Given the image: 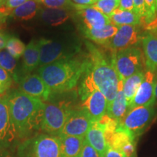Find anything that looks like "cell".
<instances>
[{
    "mask_svg": "<svg viewBox=\"0 0 157 157\" xmlns=\"http://www.w3.org/2000/svg\"><path fill=\"white\" fill-rule=\"evenodd\" d=\"M39 43L40 48L39 67L72 57L62 43L47 39H39Z\"/></svg>",
    "mask_w": 157,
    "mask_h": 157,
    "instance_id": "9",
    "label": "cell"
},
{
    "mask_svg": "<svg viewBox=\"0 0 157 157\" xmlns=\"http://www.w3.org/2000/svg\"><path fill=\"white\" fill-rule=\"evenodd\" d=\"M139 41L140 36L136 25H121L118 28L117 32L105 47L116 54L132 48Z\"/></svg>",
    "mask_w": 157,
    "mask_h": 157,
    "instance_id": "7",
    "label": "cell"
},
{
    "mask_svg": "<svg viewBox=\"0 0 157 157\" xmlns=\"http://www.w3.org/2000/svg\"><path fill=\"white\" fill-rule=\"evenodd\" d=\"M0 157H11L10 155H8L7 153L5 152H0Z\"/></svg>",
    "mask_w": 157,
    "mask_h": 157,
    "instance_id": "41",
    "label": "cell"
},
{
    "mask_svg": "<svg viewBox=\"0 0 157 157\" xmlns=\"http://www.w3.org/2000/svg\"><path fill=\"white\" fill-rule=\"evenodd\" d=\"M111 23L116 26L121 25H137L140 24V17L135 12L121 10L119 8L115 10L109 17Z\"/></svg>",
    "mask_w": 157,
    "mask_h": 157,
    "instance_id": "24",
    "label": "cell"
},
{
    "mask_svg": "<svg viewBox=\"0 0 157 157\" xmlns=\"http://www.w3.org/2000/svg\"><path fill=\"white\" fill-rule=\"evenodd\" d=\"M119 9L121 10L135 12L133 0H119Z\"/></svg>",
    "mask_w": 157,
    "mask_h": 157,
    "instance_id": "34",
    "label": "cell"
},
{
    "mask_svg": "<svg viewBox=\"0 0 157 157\" xmlns=\"http://www.w3.org/2000/svg\"><path fill=\"white\" fill-rule=\"evenodd\" d=\"M73 110L66 102L44 103L41 129L48 135L59 137Z\"/></svg>",
    "mask_w": 157,
    "mask_h": 157,
    "instance_id": "5",
    "label": "cell"
},
{
    "mask_svg": "<svg viewBox=\"0 0 157 157\" xmlns=\"http://www.w3.org/2000/svg\"><path fill=\"white\" fill-rule=\"evenodd\" d=\"M119 1L116 0H98L93 7L109 17L115 10L119 8Z\"/></svg>",
    "mask_w": 157,
    "mask_h": 157,
    "instance_id": "28",
    "label": "cell"
},
{
    "mask_svg": "<svg viewBox=\"0 0 157 157\" xmlns=\"http://www.w3.org/2000/svg\"><path fill=\"white\" fill-rule=\"evenodd\" d=\"M39 9V4L37 0H29L13 10L10 13V16L20 21H29L36 16Z\"/></svg>",
    "mask_w": 157,
    "mask_h": 157,
    "instance_id": "23",
    "label": "cell"
},
{
    "mask_svg": "<svg viewBox=\"0 0 157 157\" xmlns=\"http://www.w3.org/2000/svg\"><path fill=\"white\" fill-rule=\"evenodd\" d=\"M133 4H134L135 13L140 17V20L141 21L146 16L144 0H133Z\"/></svg>",
    "mask_w": 157,
    "mask_h": 157,
    "instance_id": "32",
    "label": "cell"
},
{
    "mask_svg": "<svg viewBox=\"0 0 157 157\" xmlns=\"http://www.w3.org/2000/svg\"><path fill=\"white\" fill-rule=\"evenodd\" d=\"M10 111L17 134L21 137L41 128L44 103L21 91L8 95Z\"/></svg>",
    "mask_w": 157,
    "mask_h": 157,
    "instance_id": "1",
    "label": "cell"
},
{
    "mask_svg": "<svg viewBox=\"0 0 157 157\" xmlns=\"http://www.w3.org/2000/svg\"><path fill=\"white\" fill-rule=\"evenodd\" d=\"M155 74L151 71H145V76L142 83L137 90L135 97L133 98L128 110L138 106H149L154 105L155 103L154 95Z\"/></svg>",
    "mask_w": 157,
    "mask_h": 157,
    "instance_id": "11",
    "label": "cell"
},
{
    "mask_svg": "<svg viewBox=\"0 0 157 157\" xmlns=\"http://www.w3.org/2000/svg\"><path fill=\"white\" fill-rule=\"evenodd\" d=\"M156 2V16H157V0H155Z\"/></svg>",
    "mask_w": 157,
    "mask_h": 157,
    "instance_id": "42",
    "label": "cell"
},
{
    "mask_svg": "<svg viewBox=\"0 0 157 157\" xmlns=\"http://www.w3.org/2000/svg\"><path fill=\"white\" fill-rule=\"evenodd\" d=\"M145 9H146V16L141 20L140 24L148 27L151 24L157 17L156 13V2L155 0H144Z\"/></svg>",
    "mask_w": 157,
    "mask_h": 157,
    "instance_id": "29",
    "label": "cell"
},
{
    "mask_svg": "<svg viewBox=\"0 0 157 157\" xmlns=\"http://www.w3.org/2000/svg\"><path fill=\"white\" fill-rule=\"evenodd\" d=\"M74 9L77 12V15L82 17L84 23L82 26L84 28L98 30L111 23L109 17L93 6H82L75 4Z\"/></svg>",
    "mask_w": 157,
    "mask_h": 157,
    "instance_id": "15",
    "label": "cell"
},
{
    "mask_svg": "<svg viewBox=\"0 0 157 157\" xmlns=\"http://www.w3.org/2000/svg\"><path fill=\"white\" fill-rule=\"evenodd\" d=\"M76 5L82 6H93L98 0H73Z\"/></svg>",
    "mask_w": 157,
    "mask_h": 157,
    "instance_id": "37",
    "label": "cell"
},
{
    "mask_svg": "<svg viewBox=\"0 0 157 157\" xmlns=\"http://www.w3.org/2000/svg\"><path fill=\"white\" fill-rule=\"evenodd\" d=\"M84 139L91 146L99 152L102 156H105L108 147L105 142L104 132L98 121H93Z\"/></svg>",
    "mask_w": 157,
    "mask_h": 157,
    "instance_id": "18",
    "label": "cell"
},
{
    "mask_svg": "<svg viewBox=\"0 0 157 157\" xmlns=\"http://www.w3.org/2000/svg\"><path fill=\"white\" fill-rule=\"evenodd\" d=\"M78 157H104L98 152L93 146H91L84 139L83 148Z\"/></svg>",
    "mask_w": 157,
    "mask_h": 157,
    "instance_id": "31",
    "label": "cell"
},
{
    "mask_svg": "<svg viewBox=\"0 0 157 157\" xmlns=\"http://www.w3.org/2000/svg\"><path fill=\"white\" fill-rule=\"evenodd\" d=\"M6 50L13 58L18 59L24 53L25 46L21 39L15 36L9 37L5 46Z\"/></svg>",
    "mask_w": 157,
    "mask_h": 157,
    "instance_id": "26",
    "label": "cell"
},
{
    "mask_svg": "<svg viewBox=\"0 0 157 157\" xmlns=\"http://www.w3.org/2000/svg\"><path fill=\"white\" fill-rule=\"evenodd\" d=\"M39 41L32 40L25 47L24 53L23 55V73L24 76L29 74L31 72L38 67L39 65Z\"/></svg>",
    "mask_w": 157,
    "mask_h": 157,
    "instance_id": "17",
    "label": "cell"
},
{
    "mask_svg": "<svg viewBox=\"0 0 157 157\" xmlns=\"http://www.w3.org/2000/svg\"><path fill=\"white\" fill-rule=\"evenodd\" d=\"M17 132L12 121L8 95L0 97V143L13 142Z\"/></svg>",
    "mask_w": 157,
    "mask_h": 157,
    "instance_id": "14",
    "label": "cell"
},
{
    "mask_svg": "<svg viewBox=\"0 0 157 157\" xmlns=\"http://www.w3.org/2000/svg\"><path fill=\"white\" fill-rule=\"evenodd\" d=\"M144 59L140 49L132 47L113 54L111 62L117 71L119 80L124 82L129 76L143 71V66H146Z\"/></svg>",
    "mask_w": 157,
    "mask_h": 157,
    "instance_id": "4",
    "label": "cell"
},
{
    "mask_svg": "<svg viewBox=\"0 0 157 157\" xmlns=\"http://www.w3.org/2000/svg\"><path fill=\"white\" fill-rule=\"evenodd\" d=\"M108 102L99 90H94L83 100L82 109L86 111L93 121H97L106 113Z\"/></svg>",
    "mask_w": 157,
    "mask_h": 157,
    "instance_id": "13",
    "label": "cell"
},
{
    "mask_svg": "<svg viewBox=\"0 0 157 157\" xmlns=\"http://www.w3.org/2000/svg\"><path fill=\"white\" fill-rule=\"evenodd\" d=\"M60 141L61 157H78L81 154L84 143V137L59 136Z\"/></svg>",
    "mask_w": 157,
    "mask_h": 157,
    "instance_id": "20",
    "label": "cell"
},
{
    "mask_svg": "<svg viewBox=\"0 0 157 157\" xmlns=\"http://www.w3.org/2000/svg\"><path fill=\"white\" fill-rule=\"evenodd\" d=\"M12 82H13V79L8 72L0 66V82L6 90L9 89L12 84Z\"/></svg>",
    "mask_w": 157,
    "mask_h": 157,
    "instance_id": "33",
    "label": "cell"
},
{
    "mask_svg": "<svg viewBox=\"0 0 157 157\" xmlns=\"http://www.w3.org/2000/svg\"><path fill=\"white\" fill-rule=\"evenodd\" d=\"M89 60L66 58L45 65L38 69V74L51 92L64 93L74 89L87 69Z\"/></svg>",
    "mask_w": 157,
    "mask_h": 157,
    "instance_id": "2",
    "label": "cell"
},
{
    "mask_svg": "<svg viewBox=\"0 0 157 157\" xmlns=\"http://www.w3.org/2000/svg\"><path fill=\"white\" fill-rule=\"evenodd\" d=\"M154 95H155V99L157 100V79L155 81V85H154Z\"/></svg>",
    "mask_w": 157,
    "mask_h": 157,
    "instance_id": "39",
    "label": "cell"
},
{
    "mask_svg": "<svg viewBox=\"0 0 157 157\" xmlns=\"http://www.w3.org/2000/svg\"><path fill=\"white\" fill-rule=\"evenodd\" d=\"M145 61L148 70L157 71V36L148 34L142 39Z\"/></svg>",
    "mask_w": 157,
    "mask_h": 157,
    "instance_id": "19",
    "label": "cell"
},
{
    "mask_svg": "<svg viewBox=\"0 0 157 157\" xmlns=\"http://www.w3.org/2000/svg\"><path fill=\"white\" fill-rule=\"evenodd\" d=\"M19 88L20 91L43 102L48 101L52 93L41 76L36 74L22 76L19 80Z\"/></svg>",
    "mask_w": 157,
    "mask_h": 157,
    "instance_id": "10",
    "label": "cell"
},
{
    "mask_svg": "<svg viewBox=\"0 0 157 157\" xmlns=\"http://www.w3.org/2000/svg\"><path fill=\"white\" fill-rule=\"evenodd\" d=\"M128 106L123 89L118 90L114 100L108 105L106 113L110 117L120 121L127 114Z\"/></svg>",
    "mask_w": 157,
    "mask_h": 157,
    "instance_id": "22",
    "label": "cell"
},
{
    "mask_svg": "<svg viewBox=\"0 0 157 157\" xmlns=\"http://www.w3.org/2000/svg\"><path fill=\"white\" fill-rule=\"evenodd\" d=\"M104 157H125L122 153L117 150V149L109 147L105 152Z\"/></svg>",
    "mask_w": 157,
    "mask_h": 157,
    "instance_id": "36",
    "label": "cell"
},
{
    "mask_svg": "<svg viewBox=\"0 0 157 157\" xmlns=\"http://www.w3.org/2000/svg\"><path fill=\"white\" fill-rule=\"evenodd\" d=\"M71 13L68 9L44 8L40 10V17L47 24L58 26L63 24L71 17Z\"/></svg>",
    "mask_w": 157,
    "mask_h": 157,
    "instance_id": "21",
    "label": "cell"
},
{
    "mask_svg": "<svg viewBox=\"0 0 157 157\" xmlns=\"http://www.w3.org/2000/svg\"><path fill=\"white\" fill-rule=\"evenodd\" d=\"M16 65V59L13 58L7 50H0V66L7 71L9 74H12L15 79L16 77V74H15Z\"/></svg>",
    "mask_w": 157,
    "mask_h": 157,
    "instance_id": "27",
    "label": "cell"
},
{
    "mask_svg": "<svg viewBox=\"0 0 157 157\" xmlns=\"http://www.w3.org/2000/svg\"><path fill=\"white\" fill-rule=\"evenodd\" d=\"M154 114V105L133 108L119 121L117 129L125 131L137 140L149 126Z\"/></svg>",
    "mask_w": 157,
    "mask_h": 157,
    "instance_id": "6",
    "label": "cell"
},
{
    "mask_svg": "<svg viewBox=\"0 0 157 157\" xmlns=\"http://www.w3.org/2000/svg\"><path fill=\"white\" fill-rule=\"evenodd\" d=\"M27 1H29V0H7L5 6L6 8L8 9L10 11H12L13 10L26 2Z\"/></svg>",
    "mask_w": 157,
    "mask_h": 157,
    "instance_id": "35",
    "label": "cell"
},
{
    "mask_svg": "<svg viewBox=\"0 0 157 157\" xmlns=\"http://www.w3.org/2000/svg\"><path fill=\"white\" fill-rule=\"evenodd\" d=\"M145 76L144 71H140L134 75L129 76L123 83V92L124 94L126 101L127 103V106L130 105L133 98L135 97L137 90L142 83L143 78Z\"/></svg>",
    "mask_w": 157,
    "mask_h": 157,
    "instance_id": "25",
    "label": "cell"
},
{
    "mask_svg": "<svg viewBox=\"0 0 157 157\" xmlns=\"http://www.w3.org/2000/svg\"><path fill=\"white\" fill-rule=\"evenodd\" d=\"M87 47L90 52L87 71L95 87L103 94L109 105L118 93L119 77L111 60L94 45L88 43Z\"/></svg>",
    "mask_w": 157,
    "mask_h": 157,
    "instance_id": "3",
    "label": "cell"
},
{
    "mask_svg": "<svg viewBox=\"0 0 157 157\" xmlns=\"http://www.w3.org/2000/svg\"><path fill=\"white\" fill-rule=\"evenodd\" d=\"M6 90H7L5 89V87H4L2 84L1 82H0V94H3L6 91Z\"/></svg>",
    "mask_w": 157,
    "mask_h": 157,
    "instance_id": "40",
    "label": "cell"
},
{
    "mask_svg": "<svg viewBox=\"0 0 157 157\" xmlns=\"http://www.w3.org/2000/svg\"><path fill=\"white\" fill-rule=\"evenodd\" d=\"M34 157H61L59 137L42 134L36 137L33 146Z\"/></svg>",
    "mask_w": 157,
    "mask_h": 157,
    "instance_id": "12",
    "label": "cell"
},
{
    "mask_svg": "<svg viewBox=\"0 0 157 157\" xmlns=\"http://www.w3.org/2000/svg\"><path fill=\"white\" fill-rule=\"evenodd\" d=\"M116 1H119V0H116Z\"/></svg>",
    "mask_w": 157,
    "mask_h": 157,
    "instance_id": "43",
    "label": "cell"
},
{
    "mask_svg": "<svg viewBox=\"0 0 157 157\" xmlns=\"http://www.w3.org/2000/svg\"><path fill=\"white\" fill-rule=\"evenodd\" d=\"M119 27L109 23L101 29H90L81 26V31L85 37L98 44L105 46L117 32Z\"/></svg>",
    "mask_w": 157,
    "mask_h": 157,
    "instance_id": "16",
    "label": "cell"
},
{
    "mask_svg": "<svg viewBox=\"0 0 157 157\" xmlns=\"http://www.w3.org/2000/svg\"><path fill=\"white\" fill-rule=\"evenodd\" d=\"M37 2L45 8L70 10L72 7L74 8L75 6L71 0H37Z\"/></svg>",
    "mask_w": 157,
    "mask_h": 157,
    "instance_id": "30",
    "label": "cell"
},
{
    "mask_svg": "<svg viewBox=\"0 0 157 157\" xmlns=\"http://www.w3.org/2000/svg\"><path fill=\"white\" fill-rule=\"evenodd\" d=\"M9 36H7L4 33L0 32V50H3L5 48L6 43H7V39H8Z\"/></svg>",
    "mask_w": 157,
    "mask_h": 157,
    "instance_id": "38",
    "label": "cell"
},
{
    "mask_svg": "<svg viewBox=\"0 0 157 157\" xmlns=\"http://www.w3.org/2000/svg\"><path fill=\"white\" fill-rule=\"evenodd\" d=\"M92 122V119L82 108L74 109L65 123L60 136L68 135L84 137Z\"/></svg>",
    "mask_w": 157,
    "mask_h": 157,
    "instance_id": "8",
    "label": "cell"
}]
</instances>
